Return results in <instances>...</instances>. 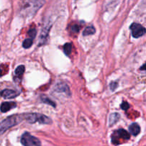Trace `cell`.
Listing matches in <instances>:
<instances>
[{
  "mask_svg": "<svg viewBox=\"0 0 146 146\" xmlns=\"http://www.w3.org/2000/svg\"><path fill=\"white\" fill-rule=\"evenodd\" d=\"M79 27H78V25H76V24H75V25H73V27H71V31H73L74 33H78V31H79Z\"/></svg>",
  "mask_w": 146,
  "mask_h": 146,
  "instance_id": "obj_20",
  "label": "cell"
},
{
  "mask_svg": "<svg viewBox=\"0 0 146 146\" xmlns=\"http://www.w3.org/2000/svg\"><path fill=\"white\" fill-rule=\"evenodd\" d=\"M21 143L24 146H41L39 140L29 133L23 134L21 138Z\"/></svg>",
  "mask_w": 146,
  "mask_h": 146,
  "instance_id": "obj_4",
  "label": "cell"
},
{
  "mask_svg": "<svg viewBox=\"0 0 146 146\" xmlns=\"http://www.w3.org/2000/svg\"><path fill=\"white\" fill-rule=\"evenodd\" d=\"M119 118H120L119 113H112L111 115H110L109 125H113V124H115V123L118 122V120H119Z\"/></svg>",
  "mask_w": 146,
  "mask_h": 146,
  "instance_id": "obj_11",
  "label": "cell"
},
{
  "mask_svg": "<svg viewBox=\"0 0 146 146\" xmlns=\"http://www.w3.org/2000/svg\"><path fill=\"white\" fill-rule=\"evenodd\" d=\"M140 69L142 70V71H146V63L145 64H144L140 68Z\"/></svg>",
  "mask_w": 146,
  "mask_h": 146,
  "instance_id": "obj_21",
  "label": "cell"
},
{
  "mask_svg": "<svg viewBox=\"0 0 146 146\" xmlns=\"http://www.w3.org/2000/svg\"><path fill=\"white\" fill-rule=\"evenodd\" d=\"M2 76V70L0 68V76Z\"/></svg>",
  "mask_w": 146,
  "mask_h": 146,
  "instance_id": "obj_22",
  "label": "cell"
},
{
  "mask_svg": "<svg viewBox=\"0 0 146 146\" xmlns=\"http://www.w3.org/2000/svg\"><path fill=\"white\" fill-rule=\"evenodd\" d=\"M24 119L29 123H35L38 122L41 124H50L51 123V118L45 115L40 113H29L24 115Z\"/></svg>",
  "mask_w": 146,
  "mask_h": 146,
  "instance_id": "obj_3",
  "label": "cell"
},
{
  "mask_svg": "<svg viewBox=\"0 0 146 146\" xmlns=\"http://www.w3.org/2000/svg\"><path fill=\"white\" fill-rule=\"evenodd\" d=\"M24 71H25V67H24V66L23 65L19 66L18 67H17V68H16L15 70L16 76L18 77V78L21 77L23 74H24Z\"/></svg>",
  "mask_w": 146,
  "mask_h": 146,
  "instance_id": "obj_13",
  "label": "cell"
},
{
  "mask_svg": "<svg viewBox=\"0 0 146 146\" xmlns=\"http://www.w3.org/2000/svg\"><path fill=\"white\" fill-rule=\"evenodd\" d=\"M64 51L66 55H70L72 51V45L70 43H67L64 46Z\"/></svg>",
  "mask_w": 146,
  "mask_h": 146,
  "instance_id": "obj_15",
  "label": "cell"
},
{
  "mask_svg": "<svg viewBox=\"0 0 146 146\" xmlns=\"http://www.w3.org/2000/svg\"><path fill=\"white\" fill-rule=\"evenodd\" d=\"M32 44H33V39H31V38H27V39L24 40V42H23V47L25 48H30V47L31 46V45H32Z\"/></svg>",
  "mask_w": 146,
  "mask_h": 146,
  "instance_id": "obj_16",
  "label": "cell"
},
{
  "mask_svg": "<svg viewBox=\"0 0 146 146\" xmlns=\"http://www.w3.org/2000/svg\"><path fill=\"white\" fill-rule=\"evenodd\" d=\"M55 90L57 91V92H63L66 93V94H68V95H71V93H70L69 88H68V86L66 84H64L63 83H61V84H58L56 86Z\"/></svg>",
  "mask_w": 146,
  "mask_h": 146,
  "instance_id": "obj_9",
  "label": "cell"
},
{
  "mask_svg": "<svg viewBox=\"0 0 146 146\" xmlns=\"http://www.w3.org/2000/svg\"><path fill=\"white\" fill-rule=\"evenodd\" d=\"M19 95V92L11 89H4L0 92V96L6 99L14 98Z\"/></svg>",
  "mask_w": 146,
  "mask_h": 146,
  "instance_id": "obj_7",
  "label": "cell"
},
{
  "mask_svg": "<svg viewBox=\"0 0 146 146\" xmlns=\"http://www.w3.org/2000/svg\"><path fill=\"white\" fill-rule=\"evenodd\" d=\"M28 35L31 37V39H33V38H35L36 35V30L34 28L30 29L28 31Z\"/></svg>",
  "mask_w": 146,
  "mask_h": 146,
  "instance_id": "obj_17",
  "label": "cell"
},
{
  "mask_svg": "<svg viewBox=\"0 0 146 146\" xmlns=\"http://www.w3.org/2000/svg\"><path fill=\"white\" fill-rule=\"evenodd\" d=\"M96 32V29L93 26H88L86 28L84 29V31H83V35L84 36H89L92 35L94 33Z\"/></svg>",
  "mask_w": 146,
  "mask_h": 146,
  "instance_id": "obj_12",
  "label": "cell"
},
{
  "mask_svg": "<svg viewBox=\"0 0 146 146\" xmlns=\"http://www.w3.org/2000/svg\"><path fill=\"white\" fill-rule=\"evenodd\" d=\"M121 108H122L123 110H124V111H127V110L128 109V108H130V105L128 104V103L127 102H123L122 104H121Z\"/></svg>",
  "mask_w": 146,
  "mask_h": 146,
  "instance_id": "obj_18",
  "label": "cell"
},
{
  "mask_svg": "<svg viewBox=\"0 0 146 146\" xmlns=\"http://www.w3.org/2000/svg\"><path fill=\"white\" fill-rule=\"evenodd\" d=\"M24 119V115H14L5 118L0 123V135L11 127L17 125Z\"/></svg>",
  "mask_w": 146,
  "mask_h": 146,
  "instance_id": "obj_1",
  "label": "cell"
},
{
  "mask_svg": "<svg viewBox=\"0 0 146 146\" xmlns=\"http://www.w3.org/2000/svg\"><path fill=\"white\" fill-rule=\"evenodd\" d=\"M44 3V1H24L21 7V12L27 17L34 15Z\"/></svg>",
  "mask_w": 146,
  "mask_h": 146,
  "instance_id": "obj_2",
  "label": "cell"
},
{
  "mask_svg": "<svg viewBox=\"0 0 146 146\" xmlns=\"http://www.w3.org/2000/svg\"><path fill=\"white\" fill-rule=\"evenodd\" d=\"M117 87H118V82L113 81V82H111V84H110V88H111V91H114Z\"/></svg>",
  "mask_w": 146,
  "mask_h": 146,
  "instance_id": "obj_19",
  "label": "cell"
},
{
  "mask_svg": "<svg viewBox=\"0 0 146 146\" xmlns=\"http://www.w3.org/2000/svg\"><path fill=\"white\" fill-rule=\"evenodd\" d=\"M123 139V140H129L130 139V134L129 133L127 132L124 129H119L116 131L115 133L112 135V142L114 144L119 143L118 140Z\"/></svg>",
  "mask_w": 146,
  "mask_h": 146,
  "instance_id": "obj_6",
  "label": "cell"
},
{
  "mask_svg": "<svg viewBox=\"0 0 146 146\" xmlns=\"http://www.w3.org/2000/svg\"><path fill=\"white\" fill-rule=\"evenodd\" d=\"M0 50H1V47H0Z\"/></svg>",
  "mask_w": 146,
  "mask_h": 146,
  "instance_id": "obj_23",
  "label": "cell"
},
{
  "mask_svg": "<svg viewBox=\"0 0 146 146\" xmlns=\"http://www.w3.org/2000/svg\"><path fill=\"white\" fill-rule=\"evenodd\" d=\"M15 107H17V104L15 102H4L0 106V111L2 113H6Z\"/></svg>",
  "mask_w": 146,
  "mask_h": 146,
  "instance_id": "obj_8",
  "label": "cell"
},
{
  "mask_svg": "<svg viewBox=\"0 0 146 146\" xmlns=\"http://www.w3.org/2000/svg\"><path fill=\"white\" fill-rule=\"evenodd\" d=\"M129 131L134 136H136L141 132V128H140V125H138L136 123H133L131 124L129 126Z\"/></svg>",
  "mask_w": 146,
  "mask_h": 146,
  "instance_id": "obj_10",
  "label": "cell"
},
{
  "mask_svg": "<svg viewBox=\"0 0 146 146\" xmlns=\"http://www.w3.org/2000/svg\"><path fill=\"white\" fill-rule=\"evenodd\" d=\"M130 29L132 36L134 38H140L146 33V29L145 27L138 23H133L130 27Z\"/></svg>",
  "mask_w": 146,
  "mask_h": 146,
  "instance_id": "obj_5",
  "label": "cell"
},
{
  "mask_svg": "<svg viewBox=\"0 0 146 146\" xmlns=\"http://www.w3.org/2000/svg\"><path fill=\"white\" fill-rule=\"evenodd\" d=\"M41 100L43 103H44V104H46L53 107H56V104H54V102H53L51 100H50L48 97L45 96H41Z\"/></svg>",
  "mask_w": 146,
  "mask_h": 146,
  "instance_id": "obj_14",
  "label": "cell"
}]
</instances>
